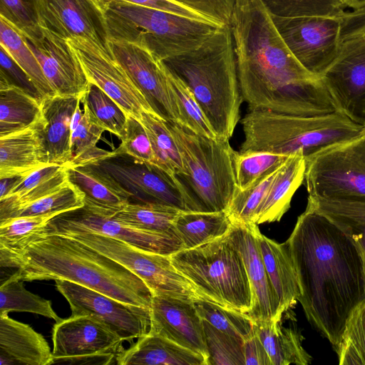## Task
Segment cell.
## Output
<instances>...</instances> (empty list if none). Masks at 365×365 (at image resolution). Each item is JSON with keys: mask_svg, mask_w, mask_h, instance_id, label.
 Here are the masks:
<instances>
[{"mask_svg": "<svg viewBox=\"0 0 365 365\" xmlns=\"http://www.w3.org/2000/svg\"><path fill=\"white\" fill-rule=\"evenodd\" d=\"M308 322L335 350L351 312L365 299L361 257L332 222L306 207L287 240Z\"/></svg>", "mask_w": 365, "mask_h": 365, "instance_id": "cell-1", "label": "cell"}, {"mask_svg": "<svg viewBox=\"0 0 365 365\" xmlns=\"http://www.w3.org/2000/svg\"><path fill=\"white\" fill-rule=\"evenodd\" d=\"M230 28L249 110L297 115L313 101L317 76L295 58L262 0H235Z\"/></svg>", "mask_w": 365, "mask_h": 365, "instance_id": "cell-2", "label": "cell"}, {"mask_svg": "<svg viewBox=\"0 0 365 365\" xmlns=\"http://www.w3.org/2000/svg\"><path fill=\"white\" fill-rule=\"evenodd\" d=\"M1 267L16 268L24 282L63 279L119 301L150 308L153 294L147 284L113 259L66 235L38 237L22 250H0Z\"/></svg>", "mask_w": 365, "mask_h": 365, "instance_id": "cell-3", "label": "cell"}, {"mask_svg": "<svg viewBox=\"0 0 365 365\" xmlns=\"http://www.w3.org/2000/svg\"><path fill=\"white\" fill-rule=\"evenodd\" d=\"M163 62L192 91L217 138L230 140L243 101L230 26L195 49Z\"/></svg>", "mask_w": 365, "mask_h": 365, "instance_id": "cell-4", "label": "cell"}, {"mask_svg": "<svg viewBox=\"0 0 365 365\" xmlns=\"http://www.w3.org/2000/svg\"><path fill=\"white\" fill-rule=\"evenodd\" d=\"M245 140L240 153L267 152L304 158L331 145L365 135V126L336 111L300 116L269 110H249L241 120Z\"/></svg>", "mask_w": 365, "mask_h": 365, "instance_id": "cell-5", "label": "cell"}, {"mask_svg": "<svg viewBox=\"0 0 365 365\" xmlns=\"http://www.w3.org/2000/svg\"><path fill=\"white\" fill-rule=\"evenodd\" d=\"M103 12L110 40L136 44L161 61L195 49L222 27L124 2L110 4Z\"/></svg>", "mask_w": 365, "mask_h": 365, "instance_id": "cell-6", "label": "cell"}, {"mask_svg": "<svg viewBox=\"0 0 365 365\" xmlns=\"http://www.w3.org/2000/svg\"><path fill=\"white\" fill-rule=\"evenodd\" d=\"M167 123L182 159L184 172L177 176L186 187L190 211H226L237 188V152L229 140L208 138L180 124Z\"/></svg>", "mask_w": 365, "mask_h": 365, "instance_id": "cell-7", "label": "cell"}, {"mask_svg": "<svg viewBox=\"0 0 365 365\" xmlns=\"http://www.w3.org/2000/svg\"><path fill=\"white\" fill-rule=\"evenodd\" d=\"M227 234L170 259L201 298L246 315L252 306L250 284L242 256Z\"/></svg>", "mask_w": 365, "mask_h": 365, "instance_id": "cell-8", "label": "cell"}, {"mask_svg": "<svg viewBox=\"0 0 365 365\" xmlns=\"http://www.w3.org/2000/svg\"><path fill=\"white\" fill-rule=\"evenodd\" d=\"M113 259L139 277L153 296L193 301L200 297L190 281L173 265L170 256L139 249L108 236L87 231L63 234Z\"/></svg>", "mask_w": 365, "mask_h": 365, "instance_id": "cell-9", "label": "cell"}, {"mask_svg": "<svg viewBox=\"0 0 365 365\" xmlns=\"http://www.w3.org/2000/svg\"><path fill=\"white\" fill-rule=\"evenodd\" d=\"M309 196L365 200V135L305 158Z\"/></svg>", "mask_w": 365, "mask_h": 365, "instance_id": "cell-10", "label": "cell"}, {"mask_svg": "<svg viewBox=\"0 0 365 365\" xmlns=\"http://www.w3.org/2000/svg\"><path fill=\"white\" fill-rule=\"evenodd\" d=\"M130 195L132 203H157L190 211V200L179 178L125 153H110L93 163Z\"/></svg>", "mask_w": 365, "mask_h": 365, "instance_id": "cell-11", "label": "cell"}, {"mask_svg": "<svg viewBox=\"0 0 365 365\" xmlns=\"http://www.w3.org/2000/svg\"><path fill=\"white\" fill-rule=\"evenodd\" d=\"M51 364H113L123 350V339L96 317L71 315L52 331Z\"/></svg>", "mask_w": 365, "mask_h": 365, "instance_id": "cell-12", "label": "cell"}, {"mask_svg": "<svg viewBox=\"0 0 365 365\" xmlns=\"http://www.w3.org/2000/svg\"><path fill=\"white\" fill-rule=\"evenodd\" d=\"M272 18L295 58L309 72L321 78L338 55L344 19L325 16Z\"/></svg>", "mask_w": 365, "mask_h": 365, "instance_id": "cell-13", "label": "cell"}, {"mask_svg": "<svg viewBox=\"0 0 365 365\" xmlns=\"http://www.w3.org/2000/svg\"><path fill=\"white\" fill-rule=\"evenodd\" d=\"M71 231L96 232L164 255L170 256L184 250L182 241L175 234L141 230L85 206L56 216L38 237Z\"/></svg>", "mask_w": 365, "mask_h": 365, "instance_id": "cell-14", "label": "cell"}, {"mask_svg": "<svg viewBox=\"0 0 365 365\" xmlns=\"http://www.w3.org/2000/svg\"><path fill=\"white\" fill-rule=\"evenodd\" d=\"M57 290L70 305L72 315H91L123 341H133L150 332V308L128 304L76 283L56 279Z\"/></svg>", "mask_w": 365, "mask_h": 365, "instance_id": "cell-15", "label": "cell"}, {"mask_svg": "<svg viewBox=\"0 0 365 365\" xmlns=\"http://www.w3.org/2000/svg\"><path fill=\"white\" fill-rule=\"evenodd\" d=\"M321 78L337 111L365 126V34L341 36L338 55Z\"/></svg>", "mask_w": 365, "mask_h": 365, "instance_id": "cell-16", "label": "cell"}, {"mask_svg": "<svg viewBox=\"0 0 365 365\" xmlns=\"http://www.w3.org/2000/svg\"><path fill=\"white\" fill-rule=\"evenodd\" d=\"M40 26L69 41L86 40L113 56L103 12L92 0H35Z\"/></svg>", "mask_w": 365, "mask_h": 365, "instance_id": "cell-17", "label": "cell"}, {"mask_svg": "<svg viewBox=\"0 0 365 365\" xmlns=\"http://www.w3.org/2000/svg\"><path fill=\"white\" fill-rule=\"evenodd\" d=\"M22 35L56 94L81 99L90 82L68 41L41 26Z\"/></svg>", "mask_w": 365, "mask_h": 365, "instance_id": "cell-18", "label": "cell"}, {"mask_svg": "<svg viewBox=\"0 0 365 365\" xmlns=\"http://www.w3.org/2000/svg\"><path fill=\"white\" fill-rule=\"evenodd\" d=\"M68 41L73 48L89 82L103 91L127 114L140 120L142 112L154 113L143 93L113 56L86 40Z\"/></svg>", "mask_w": 365, "mask_h": 365, "instance_id": "cell-19", "label": "cell"}, {"mask_svg": "<svg viewBox=\"0 0 365 365\" xmlns=\"http://www.w3.org/2000/svg\"><path fill=\"white\" fill-rule=\"evenodd\" d=\"M110 48L115 60L143 93L154 113L168 122L179 123L163 61L148 50L126 41L110 40Z\"/></svg>", "mask_w": 365, "mask_h": 365, "instance_id": "cell-20", "label": "cell"}, {"mask_svg": "<svg viewBox=\"0 0 365 365\" xmlns=\"http://www.w3.org/2000/svg\"><path fill=\"white\" fill-rule=\"evenodd\" d=\"M255 223H232L227 237L242 256L252 294V306L246 314L255 322L279 319V302L262 257Z\"/></svg>", "mask_w": 365, "mask_h": 365, "instance_id": "cell-21", "label": "cell"}, {"mask_svg": "<svg viewBox=\"0 0 365 365\" xmlns=\"http://www.w3.org/2000/svg\"><path fill=\"white\" fill-rule=\"evenodd\" d=\"M150 316V332L201 355L207 365L208 352L202 321L192 301L154 295Z\"/></svg>", "mask_w": 365, "mask_h": 365, "instance_id": "cell-22", "label": "cell"}, {"mask_svg": "<svg viewBox=\"0 0 365 365\" xmlns=\"http://www.w3.org/2000/svg\"><path fill=\"white\" fill-rule=\"evenodd\" d=\"M81 98L53 95L42 101L38 128L48 163L66 165L71 160V122Z\"/></svg>", "mask_w": 365, "mask_h": 365, "instance_id": "cell-23", "label": "cell"}, {"mask_svg": "<svg viewBox=\"0 0 365 365\" xmlns=\"http://www.w3.org/2000/svg\"><path fill=\"white\" fill-rule=\"evenodd\" d=\"M50 346L29 324L0 315V365H51Z\"/></svg>", "mask_w": 365, "mask_h": 365, "instance_id": "cell-24", "label": "cell"}, {"mask_svg": "<svg viewBox=\"0 0 365 365\" xmlns=\"http://www.w3.org/2000/svg\"><path fill=\"white\" fill-rule=\"evenodd\" d=\"M65 166L68 180L82 193L86 207L113 216L130 202V195L96 166Z\"/></svg>", "mask_w": 365, "mask_h": 365, "instance_id": "cell-25", "label": "cell"}, {"mask_svg": "<svg viewBox=\"0 0 365 365\" xmlns=\"http://www.w3.org/2000/svg\"><path fill=\"white\" fill-rule=\"evenodd\" d=\"M48 164L38 122L0 137V178L27 175Z\"/></svg>", "mask_w": 365, "mask_h": 365, "instance_id": "cell-26", "label": "cell"}, {"mask_svg": "<svg viewBox=\"0 0 365 365\" xmlns=\"http://www.w3.org/2000/svg\"><path fill=\"white\" fill-rule=\"evenodd\" d=\"M115 364L207 365L203 356L160 335L149 332L116 356Z\"/></svg>", "mask_w": 365, "mask_h": 365, "instance_id": "cell-27", "label": "cell"}, {"mask_svg": "<svg viewBox=\"0 0 365 365\" xmlns=\"http://www.w3.org/2000/svg\"><path fill=\"white\" fill-rule=\"evenodd\" d=\"M306 161L302 153L291 155L277 170L255 218L257 225L279 221L304 180Z\"/></svg>", "mask_w": 365, "mask_h": 365, "instance_id": "cell-28", "label": "cell"}, {"mask_svg": "<svg viewBox=\"0 0 365 365\" xmlns=\"http://www.w3.org/2000/svg\"><path fill=\"white\" fill-rule=\"evenodd\" d=\"M258 240L263 262L279 302V313L291 309L298 302L301 289L286 242L278 243L259 231Z\"/></svg>", "mask_w": 365, "mask_h": 365, "instance_id": "cell-29", "label": "cell"}, {"mask_svg": "<svg viewBox=\"0 0 365 365\" xmlns=\"http://www.w3.org/2000/svg\"><path fill=\"white\" fill-rule=\"evenodd\" d=\"M255 331L262 342L272 365H308L312 356L302 345L304 337L296 324H283L279 319L255 322Z\"/></svg>", "mask_w": 365, "mask_h": 365, "instance_id": "cell-30", "label": "cell"}, {"mask_svg": "<svg viewBox=\"0 0 365 365\" xmlns=\"http://www.w3.org/2000/svg\"><path fill=\"white\" fill-rule=\"evenodd\" d=\"M307 207L324 215L354 244L365 274V200L308 196Z\"/></svg>", "mask_w": 365, "mask_h": 365, "instance_id": "cell-31", "label": "cell"}, {"mask_svg": "<svg viewBox=\"0 0 365 365\" xmlns=\"http://www.w3.org/2000/svg\"><path fill=\"white\" fill-rule=\"evenodd\" d=\"M42 101L0 75V137L26 129L40 119Z\"/></svg>", "mask_w": 365, "mask_h": 365, "instance_id": "cell-32", "label": "cell"}, {"mask_svg": "<svg viewBox=\"0 0 365 365\" xmlns=\"http://www.w3.org/2000/svg\"><path fill=\"white\" fill-rule=\"evenodd\" d=\"M232 227L227 211H181L174 222V230L184 250L192 249L225 235Z\"/></svg>", "mask_w": 365, "mask_h": 365, "instance_id": "cell-33", "label": "cell"}, {"mask_svg": "<svg viewBox=\"0 0 365 365\" xmlns=\"http://www.w3.org/2000/svg\"><path fill=\"white\" fill-rule=\"evenodd\" d=\"M78 104L71 122V160L66 165H84L110 153L97 146L105 131L91 118L85 106Z\"/></svg>", "mask_w": 365, "mask_h": 365, "instance_id": "cell-34", "label": "cell"}, {"mask_svg": "<svg viewBox=\"0 0 365 365\" xmlns=\"http://www.w3.org/2000/svg\"><path fill=\"white\" fill-rule=\"evenodd\" d=\"M0 46L27 74L43 99L56 95L22 34L2 16H0Z\"/></svg>", "mask_w": 365, "mask_h": 365, "instance_id": "cell-35", "label": "cell"}, {"mask_svg": "<svg viewBox=\"0 0 365 365\" xmlns=\"http://www.w3.org/2000/svg\"><path fill=\"white\" fill-rule=\"evenodd\" d=\"M140 121L149 137L155 165L171 174H182L184 172L182 159L167 121L149 111L142 112Z\"/></svg>", "mask_w": 365, "mask_h": 365, "instance_id": "cell-36", "label": "cell"}, {"mask_svg": "<svg viewBox=\"0 0 365 365\" xmlns=\"http://www.w3.org/2000/svg\"><path fill=\"white\" fill-rule=\"evenodd\" d=\"M181 211L163 204L129 202L113 217L141 230L176 235L174 222Z\"/></svg>", "mask_w": 365, "mask_h": 365, "instance_id": "cell-37", "label": "cell"}, {"mask_svg": "<svg viewBox=\"0 0 365 365\" xmlns=\"http://www.w3.org/2000/svg\"><path fill=\"white\" fill-rule=\"evenodd\" d=\"M10 312H26L53 319L56 322L61 318L56 313L50 300L42 298L27 290L24 281L15 274L1 282L0 315Z\"/></svg>", "mask_w": 365, "mask_h": 365, "instance_id": "cell-38", "label": "cell"}, {"mask_svg": "<svg viewBox=\"0 0 365 365\" xmlns=\"http://www.w3.org/2000/svg\"><path fill=\"white\" fill-rule=\"evenodd\" d=\"M166 71L169 92L179 118L178 124L198 135L217 138L192 91L167 66Z\"/></svg>", "mask_w": 365, "mask_h": 365, "instance_id": "cell-39", "label": "cell"}, {"mask_svg": "<svg viewBox=\"0 0 365 365\" xmlns=\"http://www.w3.org/2000/svg\"><path fill=\"white\" fill-rule=\"evenodd\" d=\"M272 16L279 17L325 16L345 20L356 11L344 0H262Z\"/></svg>", "mask_w": 365, "mask_h": 365, "instance_id": "cell-40", "label": "cell"}, {"mask_svg": "<svg viewBox=\"0 0 365 365\" xmlns=\"http://www.w3.org/2000/svg\"><path fill=\"white\" fill-rule=\"evenodd\" d=\"M92 120L105 131L121 139L125 134L127 113L103 91L90 83L81 99Z\"/></svg>", "mask_w": 365, "mask_h": 365, "instance_id": "cell-41", "label": "cell"}, {"mask_svg": "<svg viewBox=\"0 0 365 365\" xmlns=\"http://www.w3.org/2000/svg\"><path fill=\"white\" fill-rule=\"evenodd\" d=\"M58 213L9 218L0 222V250L10 252L22 250L38 237L49 221Z\"/></svg>", "mask_w": 365, "mask_h": 365, "instance_id": "cell-42", "label": "cell"}, {"mask_svg": "<svg viewBox=\"0 0 365 365\" xmlns=\"http://www.w3.org/2000/svg\"><path fill=\"white\" fill-rule=\"evenodd\" d=\"M202 319L242 341L255 333L254 322L245 314L198 297L192 301Z\"/></svg>", "mask_w": 365, "mask_h": 365, "instance_id": "cell-43", "label": "cell"}, {"mask_svg": "<svg viewBox=\"0 0 365 365\" xmlns=\"http://www.w3.org/2000/svg\"><path fill=\"white\" fill-rule=\"evenodd\" d=\"M335 351L340 365H365V299L349 315Z\"/></svg>", "mask_w": 365, "mask_h": 365, "instance_id": "cell-44", "label": "cell"}, {"mask_svg": "<svg viewBox=\"0 0 365 365\" xmlns=\"http://www.w3.org/2000/svg\"><path fill=\"white\" fill-rule=\"evenodd\" d=\"M289 158L267 152H237L235 175L237 187L245 190L259 178L278 170Z\"/></svg>", "mask_w": 365, "mask_h": 365, "instance_id": "cell-45", "label": "cell"}, {"mask_svg": "<svg viewBox=\"0 0 365 365\" xmlns=\"http://www.w3.org/2000/svg\"><path fill=\"white\" fill-rule=\"evenodd\" d=\"M83 205L82 193L68 180L67 182L55 191L19 208L12 213L9 218L48 213L61 214L81 207Z\"/></svg>", "mask_w": 365, "mask_h": 365, "instance_id": "cell-46", "label": "cell"}, {"mask_svg": "<svg viewBox=\"0 0 365 365\" xmlns=\"http://www.w3.org/2000/svg\"><path fill=\"white\" fill-rule=\"evenodd\" d=\"M277 170L259 178L245 190L236 188L227 212L232 223H254L255 214L262 202Z\"/></svg>", "mask_w": 365, "mask_h": 365, "instance_id": "cell-47", "label": "cell"}, {"mask_svg": "<svg viewBox=\"0 0 365 365\" xmlns=\"http://www.w3.org/2000/svg\"><path fill=\"white\" fill-rule=\"evenodd\" d=\"M202 321L208 352L207 365H245L243 341Z\"/></svg>", "mask_w": 365, "mask_h": 365, "instance_id": "cell-48", "label": "cell"}, {"mask_svg": "<svg viewBox=\"0 0 365 365\" xmlns=\"http://www.w3.org/2000/svg\"><path fill=\"white\" fill-rule=\"evenodd\" d=\"M120 140L121 143L113 150L114 153L128 154L138 160L155 165L149 137L139 120L127 114L125 132Z\"/></svg>", "mask_w": 365, "mask_h": 365, "instance_id": "cell-49", "label": "cell"}, {"mask_svg": "<svg viewBox=\"0 0 365 365\" xmlns=\"http://www.w3.org/2000/svg\"><path fill=\"white\" fill-rule=\"evenodd\" d=\"M0 16L21 34L29 33L40 26L35 0H0Z\"/></svg>", "mask_w": 365, "mask_h": 365, "instance_id": "cell-50", "label": "cell"}, {"mask_svg": "<svg viewBox=\"0 0 365 365\" xmlns=\"http://www.w3.org/2000/svg\"><path fill=\"white\" fill-rule=\"evenodd\" d=\"M103 11L104 8L112 3H129L171 12L185 17L214 23L210 19L195 9L175 0H92Z\"/></svg>", "mask_w": 365, "mask_h": 365, "instance_id": "cell-51", "label": "cell"}, {"mask_svg": "<svg viewBox=\"0 0 365 365\" xmlns=\"http://www.w3.org/2000/svg\"><path fill=\"white\" fill-rule=\"evenodd\" d=\"M210 19L215 24L229 26L235 0H175Z\"/></svg>", "mask_w": 365, "mask_h": 365, "instance_id": "cell-52", "label": "cell"}, {"mask_svg": "<svg viewBox=\"0 0 365 365\" xmlns=\"http://www.w3.org/2000/svg\"><path fill=\"white\" fill-rule=\"evenodd\" d=\"M0 64V75L4 76L10 83L21 88L38 100L43 101L41 95L27 74L1 46Z\"/></svg>", "mask_w": 365, "mask_h": 365, "instance_id": "cell-53", "label": "cell"}, {"mask_svg": "<svg viewBox=\"0 0 365 365\" xmlns=\"http://www.w3.org/2000/svg\"><path fill=\"white\" fill-rule=\"evenodd\" d=\"M245 365H272L260 339L255 333L243 342Z\"/></svg>", "mask_w": 365, "mask_h": 365, "instance_id": "cell-54", "label": "cell"}, {"mask_svg": "<svg viewBox=\"0 0 365 365\" xmlns=\"http://www.w3.org/2000/svg\"><path fill=\"white\" fill-rule=\"evenodd\" d=\"M345 34H365V9L358 11L344 21L342 35Z\"/></svg>", "mask_w": 365, "mask_h": 365, "instance_id": "cell-55", "label": "cell"}, {"mask_svg": "<svg viewBox=\"0 0 365 365\" xmlns=\"http://www.w3.org/2000/svg\"><path fill=\"white\" fill-rule=\"evenodd\" d=\"M354 10L361 11L365 9V0H344Z\"/></svg>", "mask_w": 365, "mask_h": 365, "instance_id": "cell-56", "label": "cell"}]
</instances>
